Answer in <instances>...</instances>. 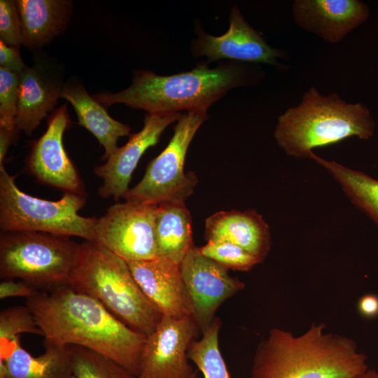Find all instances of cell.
Returning a JSON list of instances; mask_svg holds the SVG:
<instances>
[{
  "mask_svg": "<svg viewBox=\"0 0 378 378\" xmlns=\"http://www.w3.org/2000/svg\"><path fill=\"white\" fill-rule=\"evenodd\" d=\"M16 5L23 44L38 48L62 31L70 4L60 0H19Z\"/></svg>",
  "mask_w": 378,
  "mask_h": 378,
  "instance_id": "obj_22",
  "label": "cell"
},
{
  "mask_svg": "<svg viewBox=\"0 0 378 378\" xmlns=\"http://www.w3.org/2000/svg\"><path fill=\"white\" fill-rule=\"evenodd\" d=\"M157 206L127 201L112 205L97 218L94 241L127 262L155 258Z\"/></svg>",
  "mask_w": 378,
  "mask_h": 378,
  "instance_id": "obj_9",
  "label": "cell"
},
{
  "mask_svg": "<svg viewBox=\"0 0 378 378\" xmlns=\"http://www.w3.org/2000/svg\"><path fill=\"white\" fill-rule=\"evenodd\" d=\"M43 345L37 356L22 346L20 337L0 349V378H74L70 346Z\"/></svg>",
  "mask_w": 378,
  "mask_h": 378,
  "instance_id": "obj_18",
  "label": "cell"
},
{
  "mask_svg": "<svg viewBox=\"0 0 378 378\" xmlns=\"http://www.w3.org/2000/svg\"><path fill=\"white\" fill-rule=\"evenodd\" d=\"M69 123L64 104L51 115L46 131L33 145L27 167L39 182L85 197L83 181L63 145V134Z\"/></svg>",
  "mask_w": 378,
  "mask_h": 378,
  "instance_id": "obj_12",
  "label": "cell"
},
{
  "mask_svg": "<svg viewBox=\"0 0 378 378\" xmlns=\"http://www.w3.org/2000/svg\"><path fill=\"white\" fill-rule=\"evenodd\" d=\"M205 237L211 241L236 244L261 262L271 247L270 227L256 211L231 210L214 213L205 220Z\"/></svg>",
  "mask_w": 378,
  "mask_h": 378,
  "instance_id": "obj_17",
  "label": "cell"
},
{
  "mask_svg": "<svg viewBox=\"0 0 378 378\" xmlns=\"http://www.w3.org/2000/svg\"><path fill=\"white\" fill-rule=\"evenodd\" d=\"M200 252L227 270L248 271L261 261L243 248L226 241H211Z\"/></svg>",
  "mask_w": 378,
  "mask_h": 378,
  "instance_id": "obj_26",
  "label": "cell"
},
{
  "mask_svg": "<svg viewBox=\"0 0 378 378\" xmlns=\"http://www.w3.org/2000/svg\"><path fill=\"white\" fill-rule=\"evenodd\" d=\"M25 305L44 342L82 346L102 354L138 376L146 336L132 330L94 298L68 284L37 291Z\"/></svg>",
  "mask_w": 378,
  "mask_h": 378,
  "instance_id": "obj_1",
  "label": "cell"
},
{
  "mask_svg": "<svg viewBox=\"0 0 378 378\" xmlns=\"http://www.w3.org/2000/svg\"><path fill=\"white\" fill-rule=\"evenodd\" d=\"M62 98L74 106L78 124L90 132L103 146L105 152L102 160H106L118 148L117 142L120 137L130 134V126L113 119L103 105L83 87L64 85Z\"/></svg>",
  "mask_w": 378,
  "mask_h": 378,
  "instance_id": "obj_20",
  "label": "cell"
},
{
  "mask_svg": "<svg viewBox=\"0 0 378 378\" xmlns=\"http://www.w3.org/2000/svg\"><path fill=\"white\" fill-rule=\"evenodd\" d=\"M189 293L193 318L202 333L215 318L218 307L244 289V284L228 274V270L202 254L200 247H190L180 264Z\"/></svg>",
  "mask_w": 378,
  "mask_h": 378,
  "instance_id": "obj_11",
  "label": "cell"
},
{
  "mask_svg": "<svg viewBox=\"0 0 378 378\" xmlns=\"http://www.w3.org/2000/svg\"><path fill=\"white\" fill-rule=\"evenodd\" d=\"M37 288L23 281L4 279L0 284V298L4 300L12 297L32 296L37 292Z\"/></svg>",
  "mask_w": 378,
  "mask_h": 378,
  "instance_id": "obj_31",
  "label": "cell"
},
{
  "mask_svg": "<svg viewBox=\"0 0 378 378\" xmlns=\"http://www.w3.org/2000/svg\"><path fill=\"white\" fill-rule=\"evenodd\" d=\"M374 130L375 122L364 104L347 103L334 93L323 96L311 87L298 106L279 117L274 135L286 154L302 158H309L314 148L351 136L368 139Z\"/></svg>",
  "mask_w": 378,
  "mask_h": 378,
  "instance_id": "obj_5",
  "label": "cell"
},
{
  "mask_svg": "<svg viewBox=\"0 0 378 378\" xmlns=\"http://www.w3.org/2000/svg\"><path fill=\"white\" fill-rule=\"evenodd\" d=\"M220 326V320L215 318L202 337L192 341L188 350V359L196 365L204 378H230L219 348Z\"/></svg>",
  "mask_w": 378,
  "mask_h": 378,
  "instance_id": "obj_24",
  "label": "cell"
},
{
  "mask_svg": "<svg viewBox=\"0 0 378 378\" xmlns=\"http://www.w3.org/2000/svg\"><path fill=\"white\" fill-rule=\"evenodd\" d=\"M0 38L10 46L20 48L23 44L20 16L13 1H0Z\"/></svg>",
  "mask_w": 378,
  "mask_h": 378,
  "instance_id": "obj_29",
  "label": "cell"
},
{
  "mask_svg": "<svg viewBox=\"0 0 378 378\" xmlns=\"http://www.w3.org/2000/svg\"><path fill=\"white\" fill-rule=\"evenodd\" d=\"M127 263L145 295L162 315L193 318L192 304L180 264L162 256Z\"/></svg>",
  "mask_w": 378,
  "mask_h": 378,
  "instance_id": "obj_15",
  "label": "cell"
},
{
  "mask_svg": "<svg viewBox=\"0 0 378 378\" xmlns=\"http://www.w3.org/2000/svg\"><path fill=\"white\" fill-rule=\"evenodd\" d=\"M198 331L192 317L162 315L146 337L138 378H190L197 371L188 363V350Z\"/></svg>",
  "mask_w": 378,
  "mask_h": 378,
  "instance_id": "obj_10",
  "label": "cell"
},
{
  "mask_svg": "<svg viewBox=\"0 0 378 378\" xmlns=\"http://www.w3.org/2000/svg\"><path fill=\"white\" fill-rule=\"evenodd\" d=\"M15 178L0 167V227L3 232L34 231L94 241L97 218L78 211L85 197L65 192L50 201L22 191Z\"/></svg>",
  "mask_w": 378,
  "mask_h": 378,
  "instance_id": "obj_6",
  "label": "cell"
},
{
  "mask_svg": "<svg viewBox=\"0 0 378 378\" xmlns=\"http://www.w3.org/2000/svg\"><path fill=\"white\" fill-rule=\"evenodd\" d=\"M207 118V113H181L167 146L148 163L142 179L125 195V201L150 204L185 202L197 183L194 172L184 171L187 150L197 131Z\"/></svg>",
  "mask_w": 378,
  "mask_h": 378,
  "instance_id": "obj_8",
  "label": "cell"
},
{
  "mask_svg": "<svg viewBox=\"0 0 378 378\" xmlns=\"http://www.w3.org/2000/svg\"><path fill=\"white\" fill-rule=\"evenodd\" d=\"M19 74L0 68V132L14 136L18 102Z\"/></svg>",
  "mask_w": 378,
  "mask_h": 378,
  "instance_id": "obj_28",
  "label": "cell"
},
{
  "mask_svg": "<svg viewBox=\"0 0 378 378\" xmlns=\"http://www.w3.org/2000/svg\"><path fill=\"white\" fill-rule=\"evenodd\" d=\"M351 378H378V371L374 369H368L365 371Z\"/></svg>",
  "mask_w": 378,
  "mask_h": 378,
  "instance_id": "obj_33",
  "label": "cell"
},
{
  "mask_svg": "<svg viewBox=\"0 0 378 378\" xmlns=\"http://www.w3.org/2000/svg\"><path fill=\"white\" fill-rule=\"evenodd\" d=\"M69 346L74 378H138L102 354L82 346Z\"/></svg>",
  "mask_w": 378,
  "mask_h": 378,
  "instance_id": "obj_25",
  "label": "cell"
},
{
  "mask_svg": "<svg viewBox=\"0 0 378 378\" xmlns=\"http://www.w3.org/2000/svg\"><path fill=\"white\" fill-rule=\"evenodd\" d=\"M79 244L69 237L34 231L3 232L0 237V276L19 279L47 290L66 285Z\"/></svg>",
  "mask_w": 378,
  "mask_h": 378,
  "instance_id": "obj_7",
  "label": "cell"
},
{
  "mask_svg": "<svg viewBox=\"0 0 378 378\" xmlns=\"http://www.w3.org/2000/svg\"><path fill=\"white\" fill-rule=\"evenodd\" d=\"M191 216L183 202H164L158 204L155 230L157 256L181 264L194 244Z\"/></svg>",
  "mask_w": 378,
  "mask_h": 378,
  "instance_id": "obj_21",
  "label": "cell"
},
{
  "mask_svg": "<svg viewBox=\"0 0 378 378\" xmlns=\"http://www.w3.org/2000/svg\"><path fill=\"white\" fill-rule=\"evenodd\" d=\"M1 68L11 71L18 74L27 66L23 62L19 48L10 46L0 41Z\"/></svg>",
  "mask_w": 378,
  "mask_h": 378,
  "instance_id": "obj_30",
  "label": "cell"
},
{
  "mask_svg": "<svg viewBox=\"0 0 378 378\" xmlns=\"http://www.w3.org/2000/svg\"><path fill=\"white\" fill-rule=\"evenodd\" d=\"M315 160L340 185L349 200L378 227V180L337 162L326 160L310 152Z\"/></svg>",
  "mask_w": 378,
  "mask_h": 378,
  "instance_id": "obj_23",
  "label": "cell"
},
{
  "mask_svg": "<svg viewBox=\"0 0 378 378\" xmlns=\"http://www.w3.org/2000/svg\"><path fill=\"white\" fill-rule=\"evenodd\" d=\"M326 329L313 323L295 335L272 328L257 346L251 378H351L368 369L353 339Z\"/></svg>",
  "mask_w": 378,
  "mask_h": 378,
  "instance_id": "obj_2",
  "label": "cell"
},
{
  "mask_svg": "<svg viewBox=\"0 0 378 378\" xmlns=\"http://www.w3.org/2000/svg\"><path fill=\"white\" fill-rule=\"evenodd\" d=\"M358 313L365 318L378 316V295L368 293L361 296L357 304Z\"/></svg>",
  "mask_w": 378,
  "mask_h": 378,
  "instance_id": "obj_32",
  "label": "cell"
},
{
  "mask_svg": "<svg viewBox=\"0 0 378 378\" xmlns=\"http://www.w3.org/2000/svg\"><path fill=\"white\" fill-rule=\"evenodd\" d=\"M22 333L43 336L29 309L26 305L4 309L0 313V349L6 347Z\"/></svg>",
  "mask_w": 378,
  "mask_h": 378,
  "instance_id": "obj_27",
  "label": "cell"
},
{
  "mask_svg": "<svg viewBox=\"0 0 378 378\" xmlns=\"http://www.w3.org/2000/svg\"><path fill=\"white\" fill-rule=\"evenodd\" d=\"M192 46L195 56H205L208 61L228 59L241 62L279 65L276 58L282 52L269 46L262 36L244 19L237 6L232 8L230 27L215 36L199 30Z\"/></svg>",
  "mask_w": 378,
  "mask_h": 378,
  "instance_id": "obj_14",
  "label": "cell"
},
{
  "mask_svg": "<svg viewBox=\"0 0 378 378\" xmlns=\"http://www.w3.org/2000/svg\"><path fill=\"white\" fill-rule=\"evenodd\" d=\"M249 81L248 70L242 65L225 62L209 68L203 63L190 71L169 76L138 71L127 89L92 97L102 105L124 104L151 114L176 113L182 110L206 113L229 90Z\"/></svg>",
  "mask_w": 378,
  "mask_h": 378,
  "instance_id": "obj_3",
  "label": "cell"
},
{
  "mask_svg": "<svg viewBox=\"0 0 378 378\" xmlns=\"http://www.w3.org/2000/svg\"><path fill=\"white\" fill-rule=\"evenodd\" d=\"M67 284L97 300L116 318L146 337L162 318V313L136 283L128 263L95 241L79 244Z\"/></svg>",
  "mask_w": 378,
  "mask_h": 378,
  "instance_id": "obj_4",
  "label": "cell"
},
{
  "mask_svg": "<svg viewBox=\"0 0 378 378\" xmlns=\"http://www.w3.org/2000/svg\"><path fill=\"white\" fill-rule=\"evenodd\" d=\"M190 378H197V372Z\"/></svg>",
  "mask_w": 378,
  "mask_h": 378,
  "instance_id": "obj_34",
  "label": "cell"
},
{
  "mask_svg": "<svg viewBox=\"0 0 378 378\" xmlns=\"http://www.w3.org/2000/svg\"><path fill=\"white\" fill-rule=\"evenodd\" d=\"M62 88L38 67H26L19 74L17 130L31 134L62 98Z\"/></svg>",
  "mask_w": 378,
  "mask_h": 378,
  "instance_id": "obj_19",
  "label": "cell"
},
{
  "mask_svg": "<svg viewBox=\"0 0 378 378\" xmlns=\"http://www.w3.org/2000/svg\"><path fill=\"white\" fill-rule=\"evenodd\" d=\"M293 15L302 29L336 43L368 20L370 8L358 0H297Z\"/></svg>",
  "mask_w": 378,
  "mask_h": 378,
  "instance_id": "obj_16",
  "label": "cell"
},
{
  "mask_svg": "<svg viewBox=\"0 0 378 378\" xmlns=\"http://www.w3.org/2000/svg\"><path fill=\"white\" fill-rule=\"evenodd\" d=\"M181 115V113H148L143 128L132 134L126 144L118 148L104 164L94 168V172L103 181L99 195L103 198L113 197L116 201L125 197L132 174L145 151L156 145L164 130Z\"/></svg>",
  "mask_w": 378,
  "mask_h": 378,
  "instance_id": "obj_13",
  "label": "cell"
}]
</instances>
